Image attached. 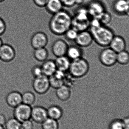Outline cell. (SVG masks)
<instances>
[{"instance_id":"25","label":"cell","mask_w":129,"mask_h":129,"mask_svg":"<svg viewBox=\"0 0 129 129\" xmlns=\"http://www.w3.org/2000/svg\"><path fill=\"white\" fill-rule=\"evenodd\" d=\"M129 62L128 52L126 50L117 53V62L122 65H126Z\"/></svg>"},{"instance_id":"3","label":"cell","mask_w":129,"mask_h":129,"mask_svg":"<svg viewBox=\"0 0 129 129\" xmlns=\"http://www.w3.org/2000/svg\"><path fill=\"white\" fill-rule=\"evenodd\" d=\"M89 16L87 8L78 9L72 17V28L78 32L87 30L90 26Z\"/></svg>"},{"instance_id":"24","label":"cell","mask_w":129,"mask_h":129,"mask_svg":"<svg viewBox=\"0 0 129 129\" xmlns=\"http://www.w3.org/2000/svg\"><path fill=\"white\" fill-rule=\"evenodd\" d=\"M22 102L23 104L31 106L35 102L36 96L35 94L30 91L25 92L22 94Z\"/></svg>"},{"instance_id":"14","label":"cell","mask_w":129,"mask_h":129,"mask_svg":"<svg viewBox=\"0 0 129 129\" xmlns=\"http://www.w3.org/2000/svg\"><path fill=\"white\" fill-rule=\"evenodd\" d=\"M129 0H115L113 4V10L117 14L128 16Z\"/></svg>"},{"instance_id":"26","label":"cell","mask_w":129,"mask_h":129,"mask_svg":"<svg viewBox=\"0 0 129 129\" xmlns=\"http://www.w3.org/2000/svg\"><path fill=\"white\" fill-rule=\"evenodd\" d=\"M48 78H49L50 86V87L53 88L57 89L61 86L64 85V80L58 78L55 76L54 74L49 77Z\"/></svg>"},{"instance_id":"33","label":"cell","mask_w":129,"mask_h":129,"mask_svg":"<svg viewBox=\"0 0 129 129\" xmlns=\"http://www.w3.org/2000/svg\"><path fill=\"white\" fill-rule=\"evenodd\" d=\"M21 125L23 129H33L34 128L33 123L30 119L22 122Z\"/></svg>"},{"instance_id":"23","label":"cell","mask_w":129,"mask_h":129,"mask_svg":"<svg viewBox=\"0 0 129 129\" xmlns=\"http://www.w3.org/2000/svg\"><path fill=\"white\" fill-rule=\"evenodd\" d=\"M48 118L57 120L61 118L63 112L60 108L57 106L50 107L47 110Z\"/></svg>"},{"instance_id":"2","label":"cell","mask_w":129,"mask_h":129,"mask_svg":"<svg viewBox=\"0 0 129 129\" xmlns=\"http://www.w3.org/2000/svg\"><path fill=\"white\" fill-rule=\"evenodd\" d=\"M93 40L100 47H106L110 45L115 36L114 31L105 25H101L96 27H90Z\"/></svg>"},{"instance_id":"40","label":"cell","mask_w":129,"mask_h":129,"mask_svg":"<svg viewBox=\"0 0 129 129\" xmlns=\"http://www.w3.org/2000/svg\"><path fill=\"white\" fill-rule=\"evenodd\" d=\"M0 129H4V126H3L1 125H0Z\"/></svg>"},{"instance_id":"35","label":"cell","mask_w":129,"mask_h":129,"mask_svg":"<svg viewBox=\"0 0 129 129\" xmlns=\"http://www.w3.org/2000/svg\"><path fill=\"white\" fill-rule=\"evenodd\" d=\"M64 7H72L76 4V0H61Z\"/></svg>"},{"instance_id":"8","label":"cell","mask_w":129,"mask_h":129,"mask_svg":"<svg viewBox=\"0 0 129 129\" xmlns=\"http://www.w3.org/2000/svg\"><path fill=\"white\" fill-rule=\"evenodd\" d=\"M47 36L43 32L38 31L33 35L30 39L31 46L34 49L45 47L48 43Z\"/></svg>"},{"instance_id":"4","label":"cell","mask_w":129,"mask_h":129,"mask_svg":"<svg viewBox=\"0 0 129 129\" xmlns=\"http://www.w3.org/2000/svg\"><path fill=\"white\" fill-rule=\"evenodd\" d=\"M89 64L88 61L83 57L72 60L68 72L75 79L84 77L88 73Z\"/></svg>"},{"instance_id":"13","label":"cell","mask_w":129,"mask_h":129,"mask_svg":"<svg viewBox=\"0 0 129 129\" xmlns=\"http://www.w3.org/2000/svg\"><path fill=\"white\" fill-rule=\"evenodd\" d=\"M69 45L66 41L61 39L55 41L51 46V51L56 57L66 55Z\"/></svg>"},{"instance_id":"36","label":"cell","mask_w":129,"mask_h":129,"mask_svg":"<svg viewBox=\"0 0 129 129\" xmlns=\"http://www.w3.org/2000/svg\"><path fill=\"white\" fill-rule=\"evenodd\" d=\"M48 0H33L36 5L40 8H45Z\"/></svg>"},{"instance_id":"6","label":"cell","mask_w":129,"mask_h":129,"mask_svg":"<svg viewBox=\"0 0 129 129\" xmlns=\"http://www.w3.org/2000/svg\"><path fill=\"white\" fill-rule=\"evenodd\" d=\"M32 87L35 91L39 94L47 93L50 88L49 78L43 75L34 78L32 82Z\"/></svg>"},{"instance_id":"15","label":"cell","mask_w":129,"mask_h":129,"mask_svg":"<svg viewBox=\"0 0 129 129\" xmlns=\"http://www.w3.org/2000/svg\"><path fill=\"white\" fill-rule=\"evenodd\" d=\"M109 46L117 53L125 50L126 42L125 39L122 36L115 35L111 40Z\"/></svg>"},{"instance_id":"17","label":"cell","mask_w":129,"mask_h":129,"mask_svg":"<svg viewBox=\"0 0 129 129\" xmlns=\"http://www.w3.org/2000/svg\"><path fill=\"white\" fill-rule=\"evenodd\" d=\"M63 7L61 0H48L45 8L48 13L53 15L63 10Z\"/></svg>"},{"instance_id":"39","label":"cell","mask_w":129,"mask_h":129,"mask_svg":"<svg viewBox=\"0 0 129 129\" xmlns=\"http://www.w3.org/2000/svg\"><path fill=\"white\" fill-rule=\"evenodd\" d=\"M3 44V41H2V39L1 38V37H0V47H1V46Z\"/></svg>"},{"instance_id":"28","label":"cell","mask_w":129,"mask_h":129,"mask_svg":"<svg viewBox=\"0 0 129 129\" xmlns=\"http://www.w3.org/2000/svg\"><path fill=\"white\" fill-rule=\"evenodd\" d=\"M42 124V129H58L59 128L57 120L48 117Z\"/></svg>"},{"instance_id":"16","label":"cell","mask_w":129,"mask_h":129,"mask_svg":"<svg viewBox=\"0 0 129 129\" xmlns=\"http://www.w3.org/2000/svg\"><path fill=\"white\" fill-rule=\"evenodd\" d=\"M6 101L8 106L14 108L22 103V94L17 91L10 92L6 96Z\"/></svg>"},{"instance_id":"29","label":"cell","mask_w":129,"mask_h":129,"mask_svg":"<svg viewBox=\"0 0 129 129\" xmlns=\"http://www.w3.org/2000/svg\"><path fill=\"white\" fill-rule=\"evenodd\" d=\"M97 18L102 25H106L111 22L112 16L111 13L105 11Z\"/></svg>"},{"instance_id":"21","label":"cell","mask_w":129,"mask_h":129,"mask_svg":"<svg viewBox=\"0 0 129 129\" xmlns=\"http://www.w3.org/2000/svg\"><path fill=\"white\" fill-rule=\"evenodd\" d=\"M56 95L62 101H66L69 99L71 95V88L63 85L56 89Z\"/></svg>"},{"instance_id":"7","label":"cell","mask_w":129,"mask_h":129,"mask_svg":"<svg viewBox=\"0 0 129 129\" xmlns=\"http://www.w3.org/2000/svg\"><path fill=\"white\" fill-rule=\"evenodd\" d=\"M32 109L31 106L22 103L14 108V117L21 123L30 119L31 118Z\"/></svg>"},{"instance_id":"30","label":"cell","mask_w":129,"mask_h":129,"mask_svg":"<svg viewBox=\"0 0 129 129\" xmlns=\"http://www.w3.org/2000/svg\"><path fill=\"white\" fill-rule=\"evenodd\" d=\"M79 32L73 28H70L66 31L64 35L65 36V39L69 41L75 42Z\"/></svg>"},{"instance_id":"34","label":"cell","mask_w":129,"mask_h":129,"mask_svg":"<svg viewBox=\"0 0 129 129\" xmlns=\"http://www.w3.org/2000/svg\"><path fill=\"white\" fill-rule=\"evenodd\" d=\"M7 29V25L4 20L0 16V36L5 33Z\"/></svg>"},{"instance_id":"31","label":"cell","mask_w":129,"mask_h":129,"mask_svg":"<svg viewBox=\"0 0 129 129\" xmlns=\"http://www.w3.org/2000/svg\"><path fill=\"white\" fill-rule=\"evenodd\" d=\"M31 74L34 78L43 75L41 65H36L33 66L31 70Z\"/></svg>"},{"instance_id":"18","label":"cell","mask_w":129,"mask_h":129,"mask_svg":"<svg viewBox=\"0 0 129 129\" xmlns=\"http://www.w3.org/2000/svg\"><path fill=\"white\" fill-rule=\"evenodd\" d=\"M41 65L43 74L49 77L56 72L57 69L55 60L47 59Z\"/></svg>"},{"instance_id":"37","label":"cell","mask_w":129,"mask_h":129,"mask_svg":"<svg viewBox=\"0 0 129 129\" xmlns=\"http://www.w3.org/2000/svg\"><path fill=\"white\" fill-rule=\"evenodd\" d=\"M123 129H129V119L128 117H126L122 121Z\"/></svg>"},{"instance_id":"9","label":"cell","mask_w":129,"mask_h":129,"mask_svg":"<svg viewBox=\"0 0 129 129\" xmlns=\"http://www.w3.org/2000/svg\"><path fill=\"white\" fill-rule=\"evenodd\" d=\"M90 16L97 18L106 11L105 6L101 2L97 0L91 1L86 8Z\"/></svg>"},{"instance_id":"41","label":"cell","mask_w":129,"mask_h":129,"mask_svg":"<svg viewBox=\"0 0 129 129\" xmlns=\"http://www.w3.org/2000/svg\"><path fill=\"white\" fill-rule=\"evenodd\" d=\"M4 1H5V0H0V3H1V2H4Z\"/></svg>"},{"instance_id":"11","label":"cell","mask_w":129,"mask_h":129,"mask_svg":"<svg viewBox=\"0 0 129 129\" xmlns=\"http://www.w3.org/2000/svg\"><path fill=\"white\" fill-rule=\"evenodd\" d=\"M15 49L11 45L3 44L0 47V60L4 62H10L16 57Z\"/></svg>"},{"instance_id":"5","label":"cell","mask_w":129,"mask_h":129,"mask_svg":"<svg viewBox=\"0 0 129 129\" xmlns=\"http://www.w3.org/2000/svg\"><path fill=\"white\" fill-rule=\"evenodd\" d=\"M117 53L110 48H106L100 52L99 54L100 62L104 66L111 67L116 64Z\"/></svg>"},{"instance_id":"38","label":"cell","mask_w":129,"mask_h":129,"mask_svg":"<svg viewBox=\"0 0 129 129\" xmlns=\"http://www.w3.org/2000/svg\"><path fill=\"white\" fill-rule=\"evenodd\" d=\"M7 120L5 116L2 114H0V125L4 126L5 125Z\"/></svg>"},{"instance_id":"22","label":"cell","mask_w":129,"mask_h":129,"mask_svg":"<svg viewBox=\"0 0 129 129\" xmlns=\"http://www.w3.org/2000/svg\"><path fill=\"white\" fill-rule=\"evenodd\" d=\"M48 52L45 47L35 49L33 52L34 58L39 62H43L47 59Z\"/></svg>"},{"instance_id":"27","label":"cell","mask_w":129,"mask_h":129,"mask_svg":"<svg viewBox=\"0 0 129 129\" xmlns=\"http://www.w3.org/2000/svg\"><path fill=\"white\" fill-rule=\"evenodd\" d=\"M6 129H21V122L16 118H11L7 120L5 125Z\"/></svg>"},{"instance_id":"19","label":"cell","mask_w":129,"mask_h":129,"mask_svg":"<svg viewBox=\"0 0 129 129\" xmlns=\"http://www.w3.org/2000/svg\"><path fill=\"white\" fill-rule=\"evenodd\" d=\"M83 54L82 48L77 45H72L68 47L66 56L72 61L83 57Z\"/></svg>"},{"instance_id":"20","label":"cell","mask_w":129,"mask_h":129,"mask_svg":"<svg viewBox=\"0 0 129 129\" xmlns=\"http://www.w3.org/2000/svg\"><path fill=\"white\" fill-rule=\"evenodd\" d=\"M71 61L66 55L58 57L55 60L57 70L65 72L68 71Z\"/></svg>"},{"instance_id":"1","label":"cell","mask_w":129,"mask_h":129,"mask_svg":"<svg viewBox=\"0 0 129 129\" xmlns=\"http://www.w3.org/2000/svg\"><path fill=\"white\" fill-rule=\"evenodd\" d=\"M72 16L67 11L63 10L52 15L48 27L50 31L57 36L64 35L72 27Z\"/></svg>"},{"instance_id":"12","label":"cell","mask_w":129,"mask_h":129,"mask_svg":"<svg viewBox=\"0 0 129 129\" xmlns=\"http://www.w3.org/2000/svg\"><path fill=\"white\" fill-rule=\"evenodd\" d=\"M31 118L36 123L42 124L48 118L47 110L40 106H36L32 108Z\"/></svg>"},{"instance_id":"32","label":"cell","mask_w":129,"mask_h":129,"mask_svg":"<svg viewBox=\"0 0 129 129\" xmlns=\"http://www.w3.org/2000/svg\"><path fill=\"white\" fill-rule=\"evenodd\" d=\"M110 129H124L122 122L120 120H116L111 123L110 126Z\"/></svg>"},{"instance_id":"10","label":"cell","mask_w":129,"mask_h":129,"mask_svg":"<svg viewBox=\"0 0 129 129\" xmlns=\"http://www.w3.org/2000/svg\"><path fill=\"white\" fill-rule=\"evenodd\" d=\"M93 41L91 32L86 30L79 32L75 42L76 45L80 47L86 48L91 46Z\"/></svg>"}]
</instances>
